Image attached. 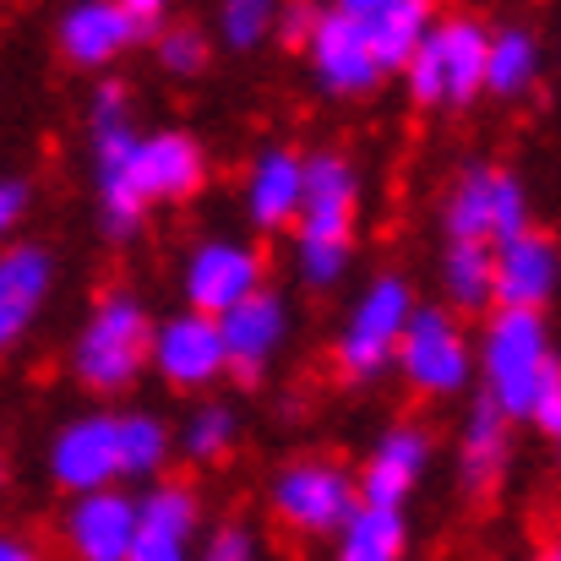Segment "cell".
I'll use <instances>...</instances> for the list:
<instances>
[{"label": "cell", "instance_id": "cell-1", "mask_svg": "<svg viewBox=\"0 0 561 561\" xmlns=\"http://www.w3.org/2000/svg\"><path fill=\"white\" fill-rule=\"evenodd\" d=\"M137 153H142V131H137V99L126 82L104 77L93 82L88 99V181L99 202V229L110 240H137V229L148 224V196L137 186Z\"/></svg>", "mask_w": 561, "mask_h": 561}, {"label": "cell", "instance_id": "cell-2", "mask_svg": "<svg viewBox=\"0 0 561 561\" xmlns=\"http://www.w3.org/2000/svg\"><path fill=\"white\" fill-rule=\"evenodd\" d=\"M148 344H153V311L131 289H104L77 339H71V376L93 398H121L148 376Z\"/></svg>", "mask_w": 561, "mask_h": 561}, {"label": "cell", "instance_id": "cell-3", "mask_svg": "<svg viewBox=\"0 0 561 561\" xmlns=\"http://www.w3.org/2000/svg\"><path fill=\"white\" fill-rule=\"evenodd\" d=\"M557 366L551 322L546 311H485L480 344H474V376L480 398H491L507 420H529L535 392Z\"/></svg>", "mask_w": 561, "mask_h": 561}, {"label": "cell", "instance_id": "cell-4", "mask_svg": "<svg viewBox=\"0 0 561 561\" xmlns=\"http://www.w3.org/2000/svg\"><path fill=\"white\" fill-rule=\"evenodd\" d=\"M485 44L491 27L469 11L436 16V27L420 38V49L403 60V88L420 110H463L474 99H485Z\"/></svg>", "mask_w": 561, "mask_h": 561}, {"label": "cell", "instance_id": "cell-5", "mask_svg": "<svg viewBox=\"0 0 561 561\" xmlns=\"http://www.w3.org/2000/svg\"><path fill=\"white\" fill-rule=\"evenodd\" d=\"M355 507H360L355 469H344L328 453H300L267 480V513L295 540H333Z\"/></svg>", "mask_w": 561, "mask_h": 561}, {"label": "cell", "instance_id": "cell-6", "mask_svg": "<svg viewBox=\"0 0 561 561\" xmlns=\"http://www.w3.org/2000/svg\"><path fill=\"white\" fill-rule=\"evenodd\" d=\"M414 284L403 273H376L371 284L350 300L344 322H339V339H333V360L339 376L366 387L376 376L392 371V355H398V339L414 317Z\"/></svg>", "mask_w": 561, "mask_h": 561}, {"label": "cell", "instance_id": "cell-7", "mask_svg": "<svg viewBox=\"0 0 561 561\" xmlns=\"http://www.w3.org/2000/svg\"><path fill=\"white\" fill-rule=\"evenodd\" d=\"M392 366L414 398H458L474 381V339L447 306H414Z\"/></svg>", "mask_w": 561, "mask_h": 561}, {"label": "cell", "instance_id": "cell-8", "mask_svg": "<svg viewBox=\"0 0 561 561\" xmlns=\"http://www.w3.org/2000/svg\"><path fill=\"white\" fill-rule=\"evenodd\" d=\"M529 218V186L502 170V164H469L453 175L442 196V234L447 240H474V245H502L524 234Z\"/></svg>", "mask_w": 561, "mask_h": 561}, {"label": "cell", "instance_id": "cell-9", "mask_svg": "<svg viewBox=\"0 0 561 561\" xmlns=\"http://www.w3.org/2000/svg\"><path fill=\"white\" fill-rule=\"evenodd\" d=\"M366 207V181L350 153H306V186L295 213V245H355Z\"/></svg>", "mask_w": 561, "mask_h": 561}, {"label": "cell", "instance_id": "cell-10", "mask_svg": "<svg viewBox=\"0 0 561 561\" xmlns=\"http://www.w3.org/2000/svg\"><path fill=\"white\" fill-rule=\"evenodd\" d=\"M267 284V256L251 245V240H234V234H207L186 251V267H181V300L196 317H224L234 311L245 295H256Z\"/></svg>", "mask_w": 561, "mask_h": 561}, {"label": "cell", "instance_id": "cell-11", "mask_svg": "<svg viewBox=\"0 0 561 561\" xmlns=\"http://www.w3.org/2000/svg\"><path fill=\"white\" fill-rule=\"evenodd\" d=\"M44 469L66 496H88V491H110L121 485V431H115V409H88L71 414L49 447H44Z\"/></svg>", "mask_w": 561, "mask_h": 561}, {"label": "cell", "instance_id": "cell-12", "mask_svg": "<svg viewBox=\"0 0 561 561\" xmlns=\"http://www.w3.org/2000/svg\"><path fill=\"white\" fill-rule=\"evenodd\" d=\"M431 463H436V436H431V425L398 420V425H387V431L376 436L371 453L360 458L355 491H360L366 507H392V513H403L409 496L425 485Z\"/></svg>", "mask_w": 561, "mask_h": 561}, {"label": "cell", "instance_id": "cell-13", "mask_svg": "<svg viewBox=\"0 0 561 561\" xmlns=\"http://www.w3.org/2000/svg\"><path fill=\"white\" fill-rule=\"evenodd\" d=\"M218 339H224V366L240 376V381H256L278 366V355L289 350L295 339V317H289V300L262 284L256 295H245L234 311L218 317Z\"/></svg>", "mask_w": 561, "mask_h": 561}, {"label": "cell", "instance_id": "cell-14", "mask_svg": "<svg viewBox=\"0 0 561 561\" xmlns=\"http://www.w3.org/2000/svg\"><path fill=\"white\" fill-rule=\"evenodd\" d=\"M148 371L159 376L164 387L175 392H207L213 381H224V339H218V322L213 317H196V311H175L164 322H153V344H148Z\"/></svg>", "mask_w": 561, "mask_h": 561}, {"label": "cell", "instance_id": "cell-15", "mask_svg": "<svg viewBox=\"0 0 561 561\" xmlns=\"http://www.w3.org/2000/svg\"><path fill=\"white\" fill-rule=\"evenodd\" d=\"M300 55H306L311 82H317L328 99H371L376 88L387 82V71L376 66L371 44H366L344 16H333L328 5L317 11V27L306 33Z\"/></svg>", "mask_w": 561, "mask_h": 561}, {"label": "cell", "instance_id": "cell-16", "mask_svg": "<svg viewBox=\"0 0 561 561\" xmlns=\"http://www.w3.org/2000/svg\"><path fill=\"white\" fill-rule=\"evenodd\" d=\"M491 278L496 311H546L561 295V240L529 224L524 234L491 245Z\"/></svg>", "mask_w": 561, "mask_h": 561}, {"label": "cell", "instance_id": "cell-17", "mask_svg": "<svg viewBox=\"0 0 561 561\" xmlns=\"http://www.w3.org/2000/svg\"><path fill=\"white\" fill-rule=\"evenodd\" d=\"M60 262L44 240H11L0 251V355H11L44 317Z\"/></svg>", "mask_w": 561, "mask_h": 561}, {"label": "cell", "instance_id": "cell-18", "mask_svg": "<svg viewBox=\"0 0 561 561\" xmlns=\"http://www.w3.org/2000/svg\"><path fill=\"white\" fill-rule=\"evenodd\" d=\"M148 38L142 22H131L115 0H71L55 22V49L77 71H110Z\"/></svg>", "mask_w": 561, "mask_h": 561}, {"label": "cell", "instance_id": "cell-19", "mask_svg": "<svg viewBox=\"0 0 561 561\" xmlns=\"http://www.w3.org/2000/svg\"><path fill=\"white\" fill-rule=\"evenodd\" d=\"M60 546L71 561H126L137 546V496L126 485L71 496L60 513Z\"/></svg>", "mask_w": 561, "mask_h": 561}, {"label": "cell", "instance_id": "cell-20", "mask_svg": "<svg viewBox=\"0 0 561 561\" xmlns=\"http://www.w3.org/2000/svg\"><path fill=\"white\" fill-rule=\"evenodd\" d=\"M333 16H344L366 44L387 77L403 71V60L420 49V38L436 27V0H328Z\"/></svg>", "mask_w": 561, "mask_h": 561}, {"label": "cell", "instance_id": "cell-21", "mask_svg": "<svg viewBox=\"0 0 561 561\" xmlns=\"http://www.w3.org/2000/svg\"><path fill=\"white\" fill-rule=\"evenodd\" d=\"M300 186H306V153L273 142L262 148L251 164H245V186H240V207H245V224L256 234H278V229H295V213H300Z\"/></svg>", "mask_w": 561, "mask_h": 561}, {"label": "cell", "instance_id": "cell-22", "mask_svg": "<svg viewBox=\"0 0 561 561\" xmlns=\"http://www.w3.org/2000/svg\"><path fill=\"white\" fill-rule=\"evenodd\" d=\"M507 463H513V420L491 398H474L458 431V485L469 496H485L502 485Z\"/></svg>", "mask_w": 561, "mask_h": 561}, {"label": "cell", "instance_id": "cell-23", "mask_svg": "<svg viewBox=\"0 0 561 561\" xmlns=\"http://www.w3.org/2000/svg\"><path fill=\"white\" fill-rule=\"evenodd\" d=\"M207 181V153L191 131H148L137 153V186L153 202H191Z\"/></svg>", "mask_w": 561, "mask_h": 561}, {"label": "cell", "instance_id": "cell-24", "mask_svg": "<svg viewBox=\"0 0 561 561\" xmlns=\"http://www.w3.org/2000/svg\"><path fill=\"white\" fill-rule=\"evenodd\" d=\"M546 71V44L535 27H491L485 44V99H529Z\"/></svg>", "mask_w": 561, "mask_h": 561}, {"label": "cell", "instance_id": "cell-25", "mask_svg": "<svg viewBox=\"0 0 561 561\" xmlns=\"http://www.w3.org/2000/svg\"><path fill=\"white\" fill-rule=\"evenodd\" d=\"M436 278H442V306H447L453 317H485V311H496L491 245L447 240V245H442V262H436Z\"/></svg>", "mask_w": 561, "mask_h": 561}, {"label": "cell", "instance_id": "cell-26", "mask_svg": "<svg viewBox=\"0 0 561 561\" xmlns=\"http://www.w3.org/2000/svg\"><path fill=\"white\" fill-rule=\"evenodd\" d=\"M115 431H121V485H153L164 480L170 458H175V425L153 409H115Z\"/></svg>", "mask_w": 561, "mask_h": 561}, {"label": "cell", "instance_id": "cell-27", "mask_svg": "<svg viewBox=\"0 0 561 561\" xmlns=\"http://www.w3.org/2000/svg\"><path fill=\"white\" fill-rule=\"evenodd\" d=\"M333 540H339L333 561H409V518L360 502Z\"/></svg>", "mask_w": 561, "mask_h": 561}, {"label": "cell", "instance_id": "cell-28", "mask_svg": "<svg viewBox=\"0 0 561 561\" xmlns=\"http://www.w3.org/2000/svg\"><path fill=\"white\" fill-rule=\"evenodd\" d=\"M240 442V414L224 398H202L196 409H186L181 431H175V453L196 463V469H218Z\"/></svg>", "mask_w": 561, "mask_h": 561}, {"label": "cell", "instance_id": "cell-29", "mask_svg": "<svg viewBox=\"0 0 561 561\" xmlns=\"http://www.w3.org/2000/svg\"><path fill=\"white\" fill-rule=\"evenodd\" d=\"M284 0H218V38L234 55H251L273 38Z\"/></svg>", "mask_w": 561, "mask_h": 561}, {"label": "cell", "instance_id": "cell-30", "mask_svg": "<svg viewBox=\"0 0 561 561\" xmlns=\"http://www.w3.org/2000/svg\"><path fill=\"white\" fill-rule=\"evenodd\" d=\"M153 55H159V66H164V77H202L207 66H213V44H207V33L196 27V22H170V27H159L153 33Z\"/></svg>", "mask_w": 561, "mask_h": 561}, {"label": "cell", "instance_id": "cell-31", "mask_svg": "<svg viewBox=\"0 0 561 561\" xmlns=\"http://www.w3.org/2000/svg\"><path fill=\"white\" fill-rule=\"evenodd\" d=\"M196 561H262V535L245 518H218L196 535Z\"/></svg>", "mask_w": 561, "mask_h": 561}, {"label": "cell", "instance_id": "cell-32", "mask_svg": "<svg viewBox=\"0 0 561 561\" xmlns=\"http://www.w3.org/2000/svg\"><path fill=\"white\" fill-rule=\"evenodd\" d=\"M350 262H355V245H295V273L306 289H339L350 278Z\"/></svg>", "mask_w": 561, "mask_h": 561}, {"label": "cell", "instance_id": "cell-33", "mask_svg": "<svg viewBox=\"0 0 561 561\" xmlns=\"http://www.w3.org/2000/svg\"><path fill=\"white\" fill-rule=\"evenodd\" d=\"M529 425L551 442V453H557L561 463V360L551 366V376H546V387L535 392V409H529Z\"/></svg>", "mask_w": 561, "mask_h": 561}, {"label": "cell", "instance_id": "cell-34", "mask_svg": "<svg viewBox=\"0 0 561 561\" xmlns=\"http://www.w3.org/2000/svg\"><path fill=\"white\" fill-rule=\"evenodd\" d=\"M27 213H33V186H27L22 175H5V181H0V245L16 240V229H22Z\"/></svg>", "mask_w": 561, "mask_h": 561}, {"label": "cell", "instance_id": "cell-35", "mask_svg": "<svg viewBox=\"0 0 561 561\" xmlns=\"http://www.w3.org/2000/svg\"><path fill=\"white\" fill-rule=\"evenodd\" d=\"M317 11H322V5H311V0H284V5H278V27H273V38H284V44L300 49L306 33L317 27Z\"/></svg>", "mask_w": 561, "mask_h": 561}, {"label": "cell", "instance_id": "cell-36", "mask_svg": "<svg viewBox=\"0 0 561 561\" xmlns=\"http://www.w3.org/2000/svg\"><path fill=\"white\" fill-rule=\"evenodd\" d=\"M126 561H196V546L170 540V535H148V529H137V546H131V557Z\"/></svg>", "mask_w": 561, "mask_h": 561}, {"label": "cell", "instance_id": "cell-37", "mask_svg": "<svg viewBox=\"0 0 561 561\" xmlns=\"http://www.w3.org/2000/svg\"><path fill=\"white\" fill-rule=\"evenodd\" d=\"M0 561H49L44 546L33 535H16V529H0Z\"/></svg>", "mask_w": 561, "mask_h": 561}, {"label": "cell", "instance_id": "cell-38", "mask_svg": "<svg viewBox=\"0 0 561 561\" xmlns=\"http://www.w3.org/2000/svg\"><path fill=\"white\" fill-rule=\"evenodd\" d=\"M115 5H121L131 22L153 27V22H164V16H170V5H175V0H115Z\"/></svg>", "mask_w": 561, "mask_h": 561}, {"label": "cell", "instance_id": "cell-39", "mask_svg": "<svg viewBox=\"0 0 561 561\" xmlns=\"http://www.w3.org/2000/svg\"><path fill=\"white\" fill-rule=\"evenodd\" d=\"M529 561H561V535H551V540H546V546H540Z\"/></svg>", "mask_w": 561, "mask_h": 561}]
</instances>
